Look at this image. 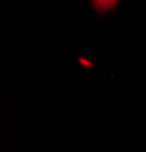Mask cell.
Instances as JSON below:
<instances>
[{
	"instance_id": "cell-1",
	"label": "cell",
	"mask_w": 146,
	"mask_h": 152,
	"mask_svg": "<svg viewBox=\"0 0 146 152\" xmlns=\"http://www.w3.org/2000/svg\"><path fill=\"white\" fill-rule=\"evenodd\" d=\"M119 2H120V0H91V6H93L94 11L104 14V12L113 11L117 6Z\"/></svg>"
}]
</instances>
